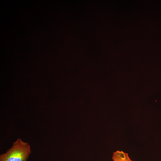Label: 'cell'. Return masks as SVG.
<instances>
[{"label":"cell","mask_w":161,"mask_h":161,"mask_svg":"<svg viewBox=\"0 0 161 161\" xmlns=\"http://www.w3.org/2000/svg\"><path fill=\"white\" fill-rule=\"evenodd\" d=\"M31 153L30 145L18 138L11 148L0 155V161H27Z\"/></svg>","instance_id":"6da1fadb"},{"label":"cell","mask_w":161,"mask_h":161,"mask_svg":"<svg viewBox=\"0 0 161 161\" xmlns=\"http://www.w3.org/2000/svg\"><path fill=\"white\" fill-rule=\"evenodd\" d=\"M112 159L113 161H133L129 158L127 153L120 151L114 152Z\"/></svg>","instance_id":"7a4b0ae2"}]
</instances>
